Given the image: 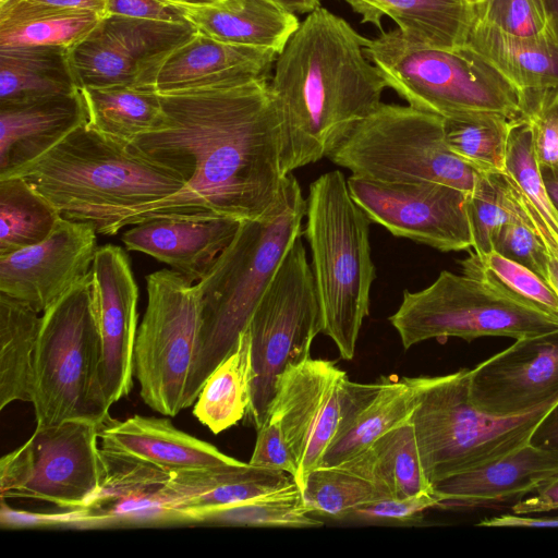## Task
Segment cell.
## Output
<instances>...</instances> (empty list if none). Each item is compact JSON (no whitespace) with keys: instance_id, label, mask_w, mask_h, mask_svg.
<instances>
[{"instance_id":"6da1fadb","label":"cell","mask_w":558,"mask_h":558,"mask_svg":"<svg viewBox=\"0 0 558 558\" xmlns=\"http://www.w3.org/2000/svg\"><path fill=\"white\" fill-rule=\"evenodd\" d=\"M162 119L131 145L186 180L183 187L108 223L113 235L156 218H259L278 198L282 121L269 80L244 85L159 94Z\"/></svg>"},{"instance_id":"7a4b0ae2","label":"cell","mask_w":558,"mask_h":558,"mask_svg":"<svg viewBox=\"0 0 558 558\" xmlns=\"http://www.w3.org/2000/svg\"><path fill=\"white\" fill-rule=\"evenodd\" d=\"M367 40L319 7L278 54L269 87L282 121L284 175L329 157L381 104L387 84L364 53Z\"/></svg>"},{"instance_id":"3957f363","label":"cell","mask_w":558,"mask_h":558,"mask_svg":"<svg viewBox=\"0 0 558 558\" xmlns=\"http://www.w3.org/2000/svg\"><path fill=\"white\" fill-rule=\"evenodd\" d=\"M305 215L306 199L290 173L270 209L259 218L242 221L232 241L197 282L202 326L185 409L195 402L208 376L236 347L279 265L301 236Z\"/></svg>"},{"instance_id":"277c9868","label":"cell","mask_w":558,"mask_h":558,"mask_svg":"<svg viewBox=\"0 0 558 558\" xmlns=\"http://www.w3.org/2000/svg\"><path fill=\"white\" fill-rule=\"evenodd\" d=\"M11 175L23 178L62 218L89 223L97 233L116 218L179 192L186 182L177 170L87 122Z\"/></svg>"},{"instance_id":"5b68a950","label":"cell","mask_w":558,"mask_h":558,"mask_svg":"<svg viewBox=\"0 0 558 558\" xmlns=\"http://www.w3.org/2000/svg\"><path fill=\"white\" fill-rule=\"evenodd\" d=\"M305 217L323 333L333 341L343 360L351 361L363 320L369 314L375 279L371 220L353 201L339 170L312 182Z\"/></svg>"},{"instance_id":"8992f818","label":"cell","mask_w":558,"mask_h":558,"mask_svg":"<svg viewBox=\"0 0 558 558\" xmlns=\"http://www.w3.org/2000/svg\"><path fill=\"white\" fill-rule=\"evenodd\" d=\"M387 87L409 106L444 119L495 112L518 120L522 94L468 43L440 48L409 41L398 28L364 46Z\"/></svg>"},{"instance_id":"52a82bcc","label":"cell","mask_w":558,"mask_h":558,"mask_svg":"<svg viewBox=\"0 0 558 558\" xmlns=\"http://www.w3.org/2000/svg\"><path fill=\"white\" fill-rule=\"evenodd\" d=\"M31 403L38 426L70 421L100 426L110 418L100 383V340L90 275L41 315Z\"/></svg>"},{"instance_id":"ba28073f","label":"cell","mask_w":558,"mask_h":558,"mask_svg":"<svg viewBox=\"0 0 558 558\" xmlns=\"http://www.w3.org/2000/svg\"><path fill=\"white\" fill-rule=\"evenodd\" d=\"M557 402L558 398L520 415H494L472 402L469 369L420 376L418 403L410 422L428 481L433 485L525 446Z\"/></svg>"},{"instance_id":"9c48e42d","label":"cell","mask_w":558,"mask_h":558,"mask_svg":"<svg viewBox=\"0 0 558 558\" xmlns=\"http://www.w3.org/2000/svg\"><path fill=\"white\" fill-rule=\"evenodd\" d=\"M405 350L420 342L450 337L520 339L558 329V318L526 303L487 279L442 270L427 288L403 292L389 317Z\"/></svg>"},{"instance_id":"30bf717a","label":"cell","mask_w":558,"mask_h":558,"mask_svg":"<svg viewBox=\"0 0 558 558\" xmlns=\"http://www.w3.org/2000/svg\"><path fill=\"white\" fill-rule=\"evenodd\" d=\"M328 158L354 177L380 182L433 181L471 193L476 180L449 149L444 118L411 106L381 102Z\"/></svg>"},{"instance_id":"8fae6325","label":"cell","mask_w":558,"mask_h":558,"mask_svg":"<svg viewBox=\"0 0 558 558\" xmlns=\"http://www.w3.org/2000/svg\"><path fill=\"white\" fill-rule=\"evenodd\" d=\"M251 338V402L247 415L258 429L267 420L278 376L311 357L323 317L306 250L298 238L255 307Z\"/></svg>"},{"instance_id":"7c38bea8","label":"cell","mask_w":558,"mask_h":558,"mask_svg":"<svg viewBox=\"0 0 558 558\" xmlns=\"http://www.w3.org/2000/svg\"><path fill=\"white\" fill-rule=\"evenodd\" d=\"M147 306L134 345V376L140 395L154 411L175 416L195 362L202 326L197 282L173 269L146 277Z\"/></svg>"},{"instance_id":"4fadbf2b","label":"cell","mask_w":558,"mask_h":558,"mask_svg":"<svg viewBox=\"0 0 558 558\" xmlns=\"http://www.w3.org/2000/svg\"><path fill=\"white\" fill-rule=\"evenodd\" d=\"M106 474L98 425L81 421L36 425L22 446L0 460L1 499L81 509L99 493Z\"/></svg>"},{"instance_id":"5bb4252c","label":"cell","mask_w":558,"mask_h":558,"mask_svg":"<svg viewBox=\"0 0 558 558\" xmlns=\"http://www.w3.org/2000/svg\"><path fill=\"white\" fill-rule=\"evenodd\" d=\"M196 33L190 22L106 15L69 49L76 84L78 88L123 85L153 90L166 58Z\"/></svg>"},{"instance_id":"9a60e30c","label":"cell","mask_w":558,"mask_h":558,"mask_svg":"<svg viewBox=\"0 0 558 558\" xmlns=\"http://www.w3.org/2000/svg\"><path fill=\"white\" fill-rule=\"evenodd\" d=\"M347 183L353 201L367 218L392 235L441 252L473 247L466 207L469 193L433 181L392 183L351 175Z\"/></svg>"},{"instance_id":"2e32d148","label":"cell","mask_w":558,"mask_h":558,"mask_svg":"<svg viewBox=\"0 0 558 558\" xmlns=\"http://www.w3.org/2000/svg\"><path fill=\"white\" fill-rule=\"evenodd\" d=\"M347 377L333 361L310 357L288 366L277 378L268 416L279 423L298 462L294 481L299 487L322 465L335 437Z\"/></svg>"},{"instance_id":"e0dca14e","label":"cell","mask_w":558,"mask_h":558,"mask_svg":"<svg viewBox=\"0 0 558 558\" xmlns=\"http://www.w3.org/2000/svg\"><path fill=\"white\" fill-rule=\"evenodd\" d=\"M90 278L100 340V383L111 407L133 388L138 288L128 254L113 244L97 248Z\"/></svg>"},{"instance_id":"ac0fdd59","label":"cell","mask_w":558,"mask_h":558,"mask_svg":"<svg viewBox=\"0 0 558 558\" xmlns=\"http://www.w3.org/2000/svg\"><path fill=\"white\" fill-rule=\"evenodd\" d=\"M96 234L89 223L61 218L41 242L0 256V292L44 313L90 275Z\"/></svg>"},{"instance_id":"d6986e66","label":"cell","mask_w":558,"mask_h":558,"mask_svg":"<svg viewBox=\"0 0 558 558\" xmlns=\"http://www.w3.org/2000/svg\"><path fill=\"white\" fill-rule=\"evenodd\" d=\"M469 392L481 410L500 416L531 412L558 398V329L515 339L469 369Z\"/></svg>"},{"instance_id":"ffe728a7","label":"cell","mask_w":558,"mask_h":558,"mask_svg":"<svg viewBox=\"0 0 558 558\" xmlns=\"http://www.w3.org/2000/svg\"><path fill=\"white\" fill-rule=\"evenodd\" d=\"M105 457L107 474L99 493L81 509L43 515L44 524L107 526L178 523L163 493L170 472Z\"/></svg>"},{"instance_id":"44dd1931","label":"cell","mask_w":558,"mask_h":558,"mask_svg":"<svg viewBox=\"0 0 558 558\" xmlns=\"http://www.w3.org/2000/svg\"><path fill=\"white\" fill-rule=\"evenodd\" d=\"M278 54L272 49L233 45L197 32L166 58L153 90L172 94L270 80Z\"/></svg>"},{"instance_id":"7402d4cb","label":"cell","mask_w":558,"mask_h":558,"mask_svg":"<svg viewBox=\"0 0 558 558\" xmlns=\"http://www.w3.org/2000/svg\"><path fill=\"white\" fill-rule=\"evenodd\" d=\"M420 377L381 376L368 384L345 378L341 416L322 465H339L410 420L418 403Z\"/></svg>"},{"instance_id":"603a6c76","label":"cell","mask_w":558,"mask_h":558,"mask_svg":"<svg viewBox=\"0 0 558 558\" xmlns=\"http://www.w3.org/2000/svg\"><path fill=\"white\" fill-rule=\"evenodd\" d=\"M102 452L114 459L168 472L240 464L214 445L178 429L170 420L135 414L99 426Z\"/></svg>"},{"instance_id":"cb8c5ba5","label":"cell","mask_w":558,"mask_h":558,"mask_svg":"<svg viewBox=\"0 0 558 558\" xmlns=\"http://www.w3.org/2000/svg\"><path fill=\"white\" fill-rule=\"evenodd\" d=\"M242 221L156 218L132 225L121 240L180 272L192 282L202 280L236 234Z\"/></svg>"},{"instance_id":"d4e9b609","label":"cell","mask_w":558,"mask_h":558,"mask_svg":"<svg viewBox=\"0 0 558 558\" xmlns=\"http://www.w3.org/2000/svg\"><path fill=\"white\" fill-rule=\"evenodd\" d=\"M558 475V453L532 444L433 484L440 507L498 504L534 493Z\"/></svg>"},{"instance_id":"484cf974","label":"cell","mask_w":558,"mask_h":558,"mask_svg":"<svg viewBox=\"0 0 558 558\" xmlns=\"http://www.w3.org/2000/svg\"><path fill=\"white\" fill-rule=\"evenodd\" d=\"M293 483L286 472L242 462L170 472L163 493L178 523H192L207 511L268 495Z\"/></svg>"},{"instance_id":"4316f807","label":"cell","mask_w":558,"mask_h":558,"mask_svg":"<svg viewBox=\"0 0 558 558\" xmlns=\"http://www.w3.org/2000/svg\"><path fill=\"white\" fill-rule=\"evenodd\" d=\"M87 119L81 89L72 95L0 104V178L46 154Z\"/></svg>"},{"instance_id":"83f0119b","label":"cell","mask_w":558,"mask_h":558,"mask_svg":"<svg viewBox=\"0 0 558 558\" xmlns=\"http://www.w3.org/2000/svg\"><path fill=\"white\" fill-rule=\"evenodd\" d=\"M185 19L198 33L217 40L280 53L298 29L295 14L271 0H220L206 5L182 3Z\"/></svg>"},{"instance_id":"f1b7e54d","label":"cell","mask_w":558,"mask_h":558,"mask_svg":"<svg viewBox=\"0 0 558 558\" xmlns=\"http://www.w3.org/2000/svg\"><path fill=\"white\" fill-rule=\"evenodd\" d=\"M362 23L381 28L386 15L409 41L440 48L468 43L474 24L472 5L464 0H345Z\"/></svg>"},{"instance_id":"f546056e","label":"cell","mask_w":558,"mask_h":558,"mask_svg":"<svg viewBox=\"0 0 558 558\" xmlns=\"http://www.w3.org/2000/svg\"><path fill=\"white\" fill-rule=\"evenodd\" d=\"M468 44L487 59L521 94L558 87V28L517 36L474 22Z\"/></svg>"},{"instance_id":"4dcf8cb0","label":"cell","mask_w":558,"mask_h":558,"mask_svg":"<svg viewBox=\"0 0 558 558\" xmlns=\"http://www.w3.org/2000/svg\"><path fill=\"white\" fill-rule=\"evenodd\" d=\"M78 90L68 48H0V104L26 102Z\"/></svg>"},{"instance_id":"1f68e13d","label":"cell","mask_w":558,"mask_h":558,"mask_svg":"<svg viewBox=\"0 0 558 558\" xmlns=\"http://www.w3.org/2000/svg\"><path fill=\"white\" fill-rule=\"evenodd\" d=\"M341 465L368 480L387 497L404 498L434 492L424 472L410 420Z\"/></svg>"},{"instance_id":"d6a6232c","label":"cell","mask_w":558,"mask_h":558,"mask_svg":"<svg viewBox=\"0 0 558 558\" xmlns=\"http://www.w3.org/2000/svg\"><path fill=\"white\" fill-rule=\"evenodd\" d=\"M104 16L83 10H64L19 0L0 3V48L57 46L71 49Z\"/></svg>"},{"instance_id":"836d02e7","label":"cell","mask_w":558,"mask_h":558,"mask_svg":"<svg viewBox=\"0 0 558 558\" xmlns=\"http://www.w3.org/2000/svg\"><path fill=\"white\" fill-rule=\"evenodd\" d=\"M40 318L27 303L0 292V410L14 401L32 402Z\"/></svg>"},{"instance_id":"e575fe53","label":"cell","mask_w":558,"mask_h":558,"mask_svg":"<svg viewBox=\"0 0 558 558\" xmlns=\"http://www.w3.org/2000/svg\"><path fill=\"white\" fill-rule=\"evenodd\" d=\"M251 380V338L246 328L234 350L206 379L194 402V416L214 434L235 425L248 411Z\"/></svg>"},{"instance_id":"d590c367","label":"cell","mask_w":558,"mask_h":558,"mask_svg":"<svg viewBox=\"0 0 558 558\" xmlns=\"http://www.w3.org/2000/svg\"><path fill=\"white\" fill-rule=\"evenodd\" d=\"M80 89L88 126L116 140L131 144L162 119L160 96L155 90L123 85Z\"/></svg>"},{"instance_id":"8d00e7d4","label":"cell","mask_w":558,"mask_h":558,"mask_svg":"<svg viewBox=\"0 0 558 558\" xmlns=\"http://www.w3.org/2000/svg\"><path fill=\"white\" fill-rule=\"evenodd\" d=\"M505 173L530 227L547 254L558 260V208L536 163L530 131L520 119L511 132Z\"/></svg>"},{"instance_id":"74e56055","label":"cell","mask_w":558,"mask_h":558,"mask_svg":"<svg viewBox=\"0 0 558 558\" xmlns=\"http://www.w3.org/2000/svg\"><path fill=\"white\" fill-rule=\"evenodd\" d=\"M518 120L495 112L447 118L444 119L445 138L449 149L475 172L502 174Z\"/></svg>"},{"instance_id":"f35d334b","label":"cell","mask_w":558,"mask_h":558,"mask_svg":"<svg viewBox=\"0 0 558 558\" xmlns=\"http://www.w3.org/2000/svg\"><path fill=\"white\" fill-rule=\"evenodd\" d=\"M61 218L23 178H0V256L41 242Z\"/></svg>"},{"instance_id":"ab89813d","label":"cell","mask_w":558,"mask_h":558,"mask_svg":"<svg viewBox=\"0 0 558 558\" xmlns=\"http://www.w3.org/2000/svg\"><path fill=\"white\" fill-rule=\"evenodd\" d=\"M305 506L296 483L257 498L203 513L196 522L232 526L305 529L323 525Z\"/></svg>"},{"instance_id":"60d3db41","label":"cell","mask_w":558,"mask_h":558,"mask_svg":"<svg viewBox=\"0 0 558 558\" xmlns=\"http://www.w3.org/2000/svg\"><path fill=\"white\" fill-rule=\"evenodd\" d=\"M299 488L312 513L338 521L362 505L387 497L368 480L341 464L314 469Z\"/></svg>"},{"instance_id":"b9f144b4","label":"cell","mask_w":558,"mask_h":558,"mask_svg":"<svg viewBox=\"0 0 558 558\" xmlns=\"http://www.w3.org/2000/svg\"><path fill=\"white\" fill-rule=\"evenodd\" d=\"M473 234L472 251L478 255L493 251V238L505 223L518 219L522 209L506 173L476 172L466 201Z\"/></svg>"},{"instance_id":"7bdbcfd3","label":"cell","mask_w":558,"mask_h":558,"mask_svg":"<svg viewBox=\"0 0 558 558\" xmlns=\"http://www.w3.org/2000/svg\"><path fill=\"white\" fill-rule=\"evenodd\" d=\"M460 263L463 272L481 276L511 295L558 318V295L527 267L496 251L478 255L470 250L469 256Z\"/></svg>"},{"instance_id":"ee69618b","label":"cell","mask_w":558,"mask_h":558,"mask_svg":"<svg viewBox=\"0 0 558 558\" xmlns=\"http://www.w3.org/2000/svg\"><path fill=\"white\" fill-rule=\"evenodd\" d=\"M520 120L530 131L543 179L558 181V87L523 92Z\"/></svg>"},{"instance_id":"f6af8a7d","label":"cell","mask_w":558,"mask_h":558,"mask_svg":"<svg viewBox=\"0 0 558 558\" xmlns=\"http://www.w3.org/2000/svg\"><path fill=\"white\" fill-rule=\"evenodd\" d=\"M472 8L474 22L511 35L533 36L550 26L544 0H482Z\"/></svg>"},{"instance_id":"bcb514c9","label":"cell","mask_w":558,"mask_h":558,"mask_svg":"<svg viewBox=\"0 0 558 558\" xmlns=\"http://www.w3.org/2000/svg\"><path fill=\"white\" fill-rule=\"evenodd\" d=\"M492 246L493 251L527 267L545 281L547 280L548 254L530 227L523 209L518 219L511 220L498 229L493 238Z\"/></svg>"},{"instance_id":"7dc6e473","label":"cell","mask_w":558,"mask_h":558,"mask_svg":"<svg viewBox=\"0 0 558 558\" xmlns=\"http://www.w3.org/2000/svg\"><path fill=\"white\" fill-rule=\"evenodd\" d=\"M435 507H440V500L434 492L404 498L383 497L357 507L343 521L361 524H409L418 521L426 510Z\"/></svg>"},{"instance_id":"c3c4849f","label":"cell","mask_w":558,"mask_h":558,"mask_svg":"<svg viewBox=\"0 0 558 558\" xmlns=\"http://www.w3.org/2000/svg\"><path fill=\"white\" fill-rule=\"evenodd\" d=\"M250 464L275 471H282L295 478L298 462L288 446L279 423L268 416L258 428Z\"/></svg>"},{"instance_id":"681fc988","label":"cell","mask_w":558,"mask_h":558,"mask_svg":"<svg viewBox=\"0 0 558 558\" xmlns=\"http://www.w3.org/2000/svg\"><path fill=\"white\" fill-rule=\"evenodd\" d=\"M106 15L184 23L179 0H107Z\"/></svg>"},{"instance_id":"f907efd6","label":"cell","mask_w":558,"mask_h":558,"mask_svg":"<svg viewBox=\"0 0 558 558\" xmlns=\"http://www.w3.org/2000/svg\"><path fill=\"white\" fill-rule=\"evenodd\" d=\"M558 509V475L538 487L534 494L512 506V512L530 514Z\"/></svg>"},{"instance_id":"816d5d0a","label":"cell","mask_w":558,"mask_h":558,"mask_svg":"<svg viewBox=\"0 0 558 558\" xmlns=\"http://www.w3.org/2000/svg\"><path fill=\"white\" fill-rule=\"evenodd\" d=\"M477 525L495 527H558V515L535 518L518 513H507L484 519Z\"/></svg>"},{"instance_id":"f5cc1de1","label":"cell","mask_w":558,"mask_h":558,"mask_svg":"<svg viewBox=\"0 0 558 558\" xmlns=\"http://www.w3.org/2000/svg\"><path fill=\"white\" fill-rule=\"evenodd\" d=\"M530 444L558 453V402L539 422L530 439Z\"/></svg>"},{"instance_id":"db71d44e","label":"cell","mask_w":558,"mask_h":558,"mask_svg":"<svg viewBox=\"0 0 558 558\" xmlns=\"http://www.w3.org/2000/svg\"><path fill=\"white\" fill-rule=\"evenodd\" d=\"M19 1L27 2L31 4L49 7V8H56V9L92 11L101 16H106V8H107V0H19Z\"/></svg>"},{"instance_id":"11a10c76","label":"cell","mask_w":558,"mask_h":558,"mask_svg":"<svg viewBox=\"0 0 558 558\" xmlns=\"http://www.w3.org/2000/svg\"><path fill=\"white\" fill-rule=\"evenodd\" d=\"M282 9L298 15L310 14L320 7V0H271Z\"/></svg>"},{"instance_id":"9f6ffc18","label":"cell","mask_w":558,"mask_h":558,"mask_svg":"<svg viewBox=\"0 0 558 558\" xmlns=\"http://www.w3.org/2000/svg\"><path fill=\"white\" fill-rule=\"evenodd\" d=\"M547 283L558 295V260L548 255L546 262Z\"/></svg>"},{"instance_id":"6f0895ef","label":"cell","mask_w":558,"mask_h":558,"mask_svg":"<svg viewBox=\"0 0 558 558\" xmlns=\"http://www.w3.org/2000/svg\"><path fill=\"white\" fill-rule=\"evenodd\" d=\"M550 16L551 23L558 28V0H544Z\"/></svg>"},{"instance_id":"680465c9","label":"cell","mask_w":558,"mask_h":558,"mask_svg":"<svg viewBox=\"0 0 558 558\" xmlns=\"http://www.w3.org/2000/svg\"><path fill=\"white\" fill-rule=\"evenodd\" d=\"M547 192L558 208V181L556 180H544Z\"/></svg>"},{"instance_id":"91938a15","label":"cell","mask_w":558,"mask_h":558,"mask_svg":"<svg viewBox=\"0 0 558 558\" xmlns=\"http://www.w3.org/2000/svg\"><path fill=\"white\" fill-rule=\"evenodd\" d=\"M179 1L183 4H189V5H206V4H211V3L218 2L220 0H179Z\"/></svg>"},{"instance_id":"94428289","label":"cell","mask_w":558,"mask_h":558,"mask_svg":"<svg viewBox=\"0 0 558 558\" xmlns=\"http://www.w3.org/2000/svg\"><path fill=\"white\" fill-rule=\"evenodd\" d=\"M470 5H475L476 3L481 2L482 0H464Z\"/></svg>"}]
</instances>
